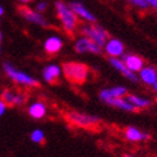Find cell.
Here are the masks:
<instances>
[{"mask_svg": "<svg viewBox=\"0 0 157 157\" xmlns=\"http://www.w3.org/2000/svg\"><path fill=\"white\" fill-rule=\"evenodd\" d=\"M63 75L73 84H83L88 78L90 67L79 61H65L61 67Z\"/></svg>", "mask_w": 157, "mask_h": 157, "instance_id": "1", "label": "cell"}, {"mask_svg": "<svg viewBox=\"0 0 157 157\" xmlns=\"http://www.w3.org/2000/svg\"><path fill=\"white\" fill-rule=\"evenodd\" d=\"M65 120L77 128L87 129V130H95L101 125V119L97 115L93 114H87L82 111H68L64 115Z\"/></svg>", "mask_w": 157, "mask_h": 157, "instance_id": "2", "label": "cell"}, {"mask_svg": "<svg viewBox=\"0 0 157 157\" xmlns=\"http://www.w3.org/2000/svg\"><path fill=\"white\" fill-rule=\"evenodd\" d=\"M55 9H56V14H58L60 23H61L63 29H64L67 33L72 35L78 26L79 18L77 17V14L73 12L70 5L64 3L63 0H58V2L55 3Z\"/></svg>", "mask_w": 157, "mask_h": 157, "instance_id": "3", "label": "cell"}, {"mask_svg": "<svg viewBox=\"0 0 157 157\" xmlns=\"http://www.w3.org/2000/svg\"><path fill=\"white\" fill-rule=\"evenodd\" d=\"M3 70L14 83H17L19 86H25V87H38V86H40V82H38L35 77L15 69L10 63H4Z\"/></svg>", "mask_w": 157, "mask_h": 157, "instance_id": "4", "label": "cell"}, {"mask_svg": "<svg viewBox=\"0 0 157 157\" xmlns=\"http://www.w3.org/2000/svg\"><path fill=\"white\" fill-rule=\"evenodd\" d=\"M81 32L83 33V36L88 37L90 40H92L93 42H96L97 45H100L101 48H104L105 44L109 40V32L96 23H90V25H84L81 28Z\"/></svg>", "mask_w": 157, "mask_h": 157, "instance_id": "5", "label": "cell"}, {"mask_svg": "<svg viewBox=\"0 0 157 157\" xmlns=\"http://www.w3.org/2000/svg\"><path fill=\"white\" fill-rule=\"evenodd\" d=\"M2 100L8 106H21L27 101V95L23 91L6 88L2 93Z\"/></svg>", "mask_w": 157, "mask_h": 157, "instance_id": "6", "label": "cell"}, {"mask_svg": "<svg viewBox=\"0 0 157 157\" xmlns=\"http://www.w3.org/2000/svg\"><path fill=\"white\" fill-rule=\"evenodd\" d=\"M74 49H75L77 52H79V54H87V52H90V54L98 55V54H101V51H102V48H101L100 45H97L96 42H93L92 40H90V38L86 37V36L79 37L75 41Z\"/></svg>", "mask_w": 157, "mask_h": 157, "instance_id": "7", "label": "cell"}, {"mask_svg": "<svg viewBox=\"0 0 157 157\" xmlns=\"http://www.w3.org/2000/svg\"><path fill=\"white\" fill-rule=\"evenodd\" d=\"M109 63L111 64V67L114 69H116L123 77H125L128 81L133 82V83H138L139 78H138V74L132 72V70L124 64V61L121 60V58H110L109 59Z\"/></svg>", "mask_w": 157, "mask_h": 157, "instance_id": "8", "label": "cell"}, {"mask_svg": "<svg viewBox=\"0 0 157 157\" xmlns=\"http://www.w3.org/2000/svg\"><path fill=\"white\" fill-rule=\"evenodd\" d=\"M19 13L23 15V18L26 21H28L29 23H33V25L41 26V27H48V21L42 15V13H38L37 10H32L27 6H21L19 8Z\"/></svg>", "mask_w": 157, "mask_h": 157, "instance_id": "9", "label": "cell"}, {"mask_svg": "<svg viewBox=\"0 0 157 157\" xmlns=\"http://www.w3.org/2000/svg\"><path fill=\"white\" fill-rule=\"evenodd\" d=\"M124 138L132 143H139V142H144V140L150 139V134L143 130H140L137 127L129 125L124 129Z\"/></svg>", "mask_w": 157, "mask_h": 157, "instance_id": "10", "label": "cell"}, {"mask_svg": "<svg viewBox=\"0 0 157 157\" xmlns=\"http://www.w3.org/2000/svg\"><path fill=\"white\" fill-rule=\"evenodd\" d=\"M69 5L73 9V12L77 14L78 18L83 19L84 22H87V23H96L97 22L96 15L93 14L90 9H87V8L84 6V4H82L81 2H72Z\"/></svg>", "mask_w": 157, "mask_h": 157, "instance_id": "11", "label": "cell"}, {"mask_svg": "<svg viewBox=\"0 0 157 157\" xmlns=\"http://www.w3.org/2000/svg\"><path fill=\"white\" fill-rule=\"evenodd\" d=\"M104 49L110 58H121L125 54V46L117 38H109L104 46Z\"/></svg>", "mask_w": 157, "mask_h": 157, "instance_id": "12", "label": "cell"}, {"mask_svg": "<svg viewBox=\"0 0 157 157\" xmlns=\"http://www.w3.org/2000/svg\"><path fill=\"white\" fill-rule=\"evenodd\" d=\"M102 102L109 105V106H113L115 109L127 111V113H134V111H137L136 107L127 100V97H109V98L102 100Z\"/></svg>", "mask_w": 157, "mask_h": 157, "instance_id": "13", "label": "cell"}, {"mask_svg": "<svg viewBox=\"0 0 157 157\" xmlns=\"http://www.w3.org/2000/svg\"><path fill=\"white\" fill-rule=\"evenodd\" d=\"M61 74V68L58 64H49L42 69V78L50 84H56Z\"/></svg>", "mask_w": 157, "mask_h": 157, "instance_id": "14", "label": "cell"}, {"mask_svg": "<svg viewBox=\"0 0 157 157\" xmlns=\"http://www.w3.org/2000/svg\"><path fill=\"white\" fill-rule=\"evenodd\" d=\"M137 74H138V78L140 82L144 83L146 86L152 87L153 83L157 79V68H155L152 65H144Z\"/></svg>", "mask_w": 157, "mask_h": 157, "instance_id": "15", "label": "cell"}, {"mask_svg": "<svg viewBox=\"0 0 157 157\" xmlns=\"http://www.w3.org/2000/svg\"><path fill=\"white\" fill-rule=\"evenodd\" d=\"M121 60L124 61V64L134 73H138L139 70L146 65L144 60L136 54H124L121 56Z\"/></svg>", "mask_w": 157, "mask_h": 157, "instance_id": "16", "label": "cell"}, {"mask_svg": "<svg viewBox=\"0 0 157 157\" xmlns=\"http://www.w3.org/2000/svg\"><path fill=\"white\" fill-rule=\"evenodd\" d=\"M128 95V88L124 86H114L111 88H105L100 91V100L102 101L109 97H125Z\"/></svg>", "mask_w": 157, "mask_h": 157, "instance_id": "17", "label": "cell"}, {"mask_svg": "<svg viewBox=\"0 0 157 157\" xmlns=\"http://www.w3.org/2000/svg\"><path fill=\"white\" fill-rule=\"evenodd\" d=\"M63 40L58 36H50L49 38H46L44 42V49L49 55H55L58 54L63 49Z\"/></svg>", "mask_w": 157, "mask_h": 157, "instance_id": "18", "label": "cell"}, {"mask_svg": "<svg viewBox=\"0 0 157 157\" xmlns=\"http://www.w3.org/2000/svg\"><path fill=\"white\" fill-rule=\"evenodd\" d=\"M46 114H48V107H46V104L42 102V101H36V102L31 104L28 107V115L32 119L40 120L46 116Z\"/></svg>", "mask_w": 157, "mask_h": 157, "instance_id": "19", "label": "cell"}, {"mask_svg": "<svg viewBox=\"0 0 157 157\" xmlns=\"http://www.w3.org/2000/svg\"><path fill=\"white\" fill-rule=\"evenodd\" d=\"M125 97H127V100L136 107V110H144L152 105V101L150 98L139 96V95H134V93H128Z\"/></svg>", "mask_w": 157, "mask_h": 157, "instance_id": "20", "label": "cell"}, {"mask_svg": "<svg viewBox=\"0 0 157 157\" xmlns=\"http://www.w3.org/2000/svg\"><path fill=\"white\" fill-rule=\"evenodd\" d=\"M29 138H31V140H32L33 143L42 144V143L45 142V133H44V130H41V129H35V130L31 132Z\"/></svg>", "mask_w": 157, "mask_h": 157, "instance_id": "21", "label": "cell"}, {"mask_svg": "<svg viewBox=\"0 0 157 157\" xmlns=\"http://www.w3.org/2000/svg\"><path fill=\"white\" fill-rule=\"evenodd\" d=\"M125 2L129 3L132 6L137 8V9H139V10H147L148 8H150L146 0H125Z\"/></svg>", "mask_w": 157, "mask_h": 157, "instance_id": "22", "label": "cell"}, {"mask_svg": "<svg viewBox=\"0 0 157 157\" xmlns=\"http://www.w3.org/2000/svg\"><path fill=\"white\" fill-rule=\"evenodd\" d=\"M46 9H48V3H46V2H41L40 4H37V6H36V10L38 13H44Z\"/></svg>", "mask_w": 157, "mask_h": 157, "instance_id": "23", "label": "cell"}, {"mask_svg": "<svg viewBox=\"0 0 157 157\" xmlns=\"http://www.w3.org/2000/svg\"><path fill=\"white\" fill-rule=\"evenodd\" d=\"M146 2H147L148 6L152 8L153 10H156V12H157V0H146Z\"/></svg>", "mask_w": 157, "mask_h": 157, "instance_id": "24", "label": "cell"}, {"mask_svg": "<svg viewBox=\"0 0 157 157\" xmlns=\"http://www.w3.org/2000/svg\"><path fill=\"white\" fill-rule=\"evenodd\" d=\"M6 107H8V105L4 102V101L0 98V116H2L4 113H5V110H6Z\"/></svg>", "mask_w": 157, "mask_h": 157, "instance_id": "25", "label": "cell"}, {"mask_svg": "<svg viewBox=\"0 0 157 157\" xmlns=\"http://www.w3.org/2000/svg\"><path fill=\"white\" fill-rule=\"evenodd\" d=\"M152 88H153V91L157 93V79H156V82L153 83V86H152Z\"/></svg>", "mask_w": 157, "mask_h": 157, "instance_id": "26", "label": "cell"}, {"mask_svg": "<svg viewBox=\"0 0 157 157\" xmlns=\"http://www.w3.org/2000/svg\"><path fill=\"white\" fill-rule=\"evenodd\" d=\"M3 14H4V8H3L2 5H0V17H2Z\"/></svg>", "mask_w": 157, "mask_h": 157, "instance_id": "27", "label": "cell"}, {"mask_svg": "<svg viewBox=\"0 0 157 157\" xmlns=\"http://www.w3.org/2000/svg\"><path fill=\"white\" fill-rule=\"evenodd\" d=\"M123 157H136V156H133V155H130V153H125Z\"/></svg>", "mask_w": 157, "mask_h": 157, "instance_id": "28", "label": "cell"}, {"mask_svg": "<svg viewBox=\"0 0 157 157\" xmlns=\"http://www.w3.org/2000/svg\"><path fill=\"white\" fill-rule=\"evenodd\" d=\"M21 3H29V2H32V0H19Z\"/></svg>", "mask_w": 157, "mask_h": 157, "instance_id": "29", "label": "cell"}, {"mask_svg": "<svg viewBox=\"0 0 157 157\" xmlns=\"http://www.w3.org/2000/svg\"><path fill=\"white\" fill-rule=\"evenodd\" d=\"M2 38H3V35H2V32H0V41H2Z\"/></svg>", "mask_w": 157, "mask_h": 157, "instance_id": "30", "label": "cell"}]
</instances>
